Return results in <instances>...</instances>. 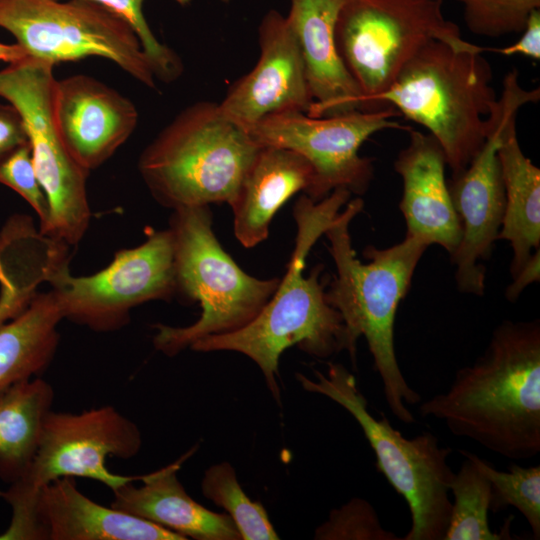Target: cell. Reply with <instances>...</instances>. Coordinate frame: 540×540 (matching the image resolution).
Instances as JSON below:
<instances>
[{"label":"cell","mask_w":540,"mask_h":540,"mask_svg":"<svg viewBox=\"0 0 540 540\" xmlns=\"http://www.w3.org/2000/svg\"><path fill=\"white\" fill-rule=\"evenodd\" d=\"M0 183L28 202L38 215L42 233L49 223L50 207L33 164L29 143L15 150L0 165Z\"/></svg>","instance_id":"obj_31"},{"label":"cell","mask_w":540,"mask_h":540,"mask_svg":"<svg viewBox=\"0 0 540 540\" xmlns=\"http://www.w3.org/2000/svg\"><path fill=\"white\" fill-rule=\"evenodd\" d=\"M504 56L523 55L534 60L540 59V9L529 16L521 37L512 45L490 49Z\"/></svg>","instance_id":"obj_33"},{"label":"cell","mask_w":540,"mask_h":540,"mask_svg":"<svg viewBox=\"0 0 540 540\" xmlns=\"http://www.w3.org/2000/svg\"><path fill=\"white\" fill-rule=\"evenodd\" d=\"M339 54L362 94V111L427 43L444 41L458 49L483 47L462 38L447 20L443 0H344L336 29Z\"/></svg>","instance_id":"obj_9"},{"label":"cell","mask_w":540,"mask_h":540,"mask_svg":"<svg viewBox=\"0 0 540 540\" xmlns=\"http://www.w3.org/2000/svg\"><path fill=\"white\" fill-rule=\"evenodd\" d=\"M259 58L218 103L221 114L249 133L269 115L307 113L312 98L305 66L286 16L268 10L258 26Z\"/></svg>","instance_id":"obj_15"},{"label":"cell","mask_w":540,"mask_h":540,"mask_svg":"<svg viewBox=\"0 0 540 540\" xmlns=\"http://www.w3.org/2000/svg\"><path fill=\"white\" fill-rule=\"evenodd\" d=\"M498 158L505 190V211L498 239L510 243L513 278L533 251L540 249V170L520 147L516 121L504 132Z\"/></svg>","instance_id":"obj_22"},{"label":"cell","mask_w":540,"mask_h":540,"mask_svg":"<svg viewBox=\"0 0 540 540\" xmlns=\"http://www.w3.org/2000/svg\"><path fill=\"white\" fill-rule=\"evenodd\" d=\"M141 446L142 435L137 425L112 406L77 414L51 410L29 467L4 491L3 498L11 507L12 516L0 540H36L38 494L57 479L89 478L112 491L140 480L141 476L111 473L105 460L109 456L132 458Z\"/></svg>","instance_id":"obj_8"},{"label":"cell","mask_w":540,"mask_h":540,"mask_svg":"<svg viewBox=\"0 0 540 540\" xmlns=\"http://www.w3.org/2000/svg\"><path fill=\"white\" fill-rule=\"evenodd\" d=\"M261 146L218 103L184 108L144 148L138 170L153 198L173 210L234 200Z\"/></svg>","instance_id":"obj_5"},{"label":"cell","mask_w":540,"mask_h":540,"mask_svg":"<svg viewBox=\"0 0 540 540\" xmlns=\"http://www.w3.org/2000/svg\"><path fill=\"white\" fill-rule=\"evenodd\" d=\"M364 207L360 197L350 199L324 235L336 267V275L325 290L327 302L345 325L350 358L356 362V345L363 336L379 374L383 394L392 414L404 424L415 422L408 405L421 401L400 369L394 345L397 309L409 291L415 269L428 246L413 237L385 249L368 245L363 250L367 263L357 257L349 226Z\"/></svg>","instance_id":"obj_3"},{"label":"cell","mask_w":540,"mask_h":540,"mask_svg":"<svg viewBox=\"0 0 540 540\" xmlns=\"http://www.w3.org/2000/svg\"><path fill=\"white\" fill-rule=\"evenodd\" d=\"M468 30L482 37L499 38L521 33L540 0H456Z\"/></svg>","instance_id":"obj_29"},{"label":"cell","mask_w":540,"mask_h":540,"mask_svg":"<svg viewBox=\"0 0 540 540\" xmlns=\"http://www.w3.org/2000/svg\"><path fill=\"white\" fill-rule=\"evenodd\" d=\"M512 283L505 290V297L509 302H515L523 290L534 282L540 280V249L532 253L522 269L512 278Z\"/></svg>","instance_id":"obj_34"},{"label":"cell","mask_w":540,"mask_h":540,"mask_svg":"<svg viewBox=\"0 0 540 540\" xmlns=\"http://www.w3.org/2000/svg\"><path fill=\"white\" fill-rule=\"evenodd\" d=\"M201 489L206 498L225 510L241 540L279 539L267 511L263 505L247 496L230 463L211 465L204 473Z\"/></svg>","instance_id":"obj_26"},{"label":"cell","mask_w":540,"mask_h":540,"mask_svg":"<svg viewBox=\"0 0 540 540\" xmlns=\"http://www.w3.org/2000/svg\"><path fill=\"white\" fill-rule=\"evenodd\" d=\"M53 400L52 386L38 377L0 396V478L5 482L13 483L29 467Z\"/></svg>","instance_id":"obj_24"},{"label":"cell","mask_w":540,"mask_h":540,"mask_svg":"<svg viewBox=\"0 0 540 540\" xmlns=\"http://www.w3.org/2000/svg\"><path fill=\"white\" fill-rule=\"evenodd\" d=\"M209 206L173 210L169 229L174 244L176 294L198 301L200 317L188 326H154V347L168 356L196 341L230 333L251 322L276 291L280 278L259 279L244 272L213 231Z\"/></svg>","instance_id":"obj_6"},{"label":"cell","mask_w":540,"mask_h":540,"mask_svg":"<svg viewBox=\"0 0 540 540\" xmlns=\"http://www.w3.org/2000/svg\"><path fill=\"white\" fill-rule=\"evenodd\" d=\"M464 451L490 481V511L497 513L508 506L514 507L527 521L533 538L540 539V466L513 463L507 471H501L476 454Z\"/></svg>","instance_id":"obj_27"},{"label":"cell","mask_w":540,"mask_h":540,"mask_svg":"<svg viewBox=\"0 0 540 540\" xmlns=\"http://www.w3.org/2000/svg\"><path fill=\"white\" fill-rule=\"evenodd\" d=\"M219 1H221L222 3H229V2H231L232 0H219Z\"/></svg>","instance_id":"obj_36"},{"label":"cell","mask_w":540,"mask_h":540,"mask_svg":"<svg viewBox=\"0 0 540 540\" xmlns=\"http://www.w3.org/2000/svg\"><path fill=\"white\" fill-rule=\"evenodd\" d=\"M63 316L99 332L125 326L130 310L176 294L174 244L170 229L148 230L146 240L115 253L111 263L90 276H73L67 260L48 275Z\"/></svg>","instance_id":"obj_12"},{"label":"cell","mask_w":540,"mask_h":540,"mask_svg":"<svg viewBox=\"0 0 540 540\" xmlns=\"http://www.w3.org/2000/svg\"><path fill=\"white\" fill-rule=\"evenodd\" d=\"M398 115L392 107L328 117L286 112L265 117L248 134L259 146L288 149L309 162L314 181L306 195L313 201L338 188L361 196L373 180L374 166L372 159L360 155V148L379 131L409 130L393 120Z\"/></svg>","instance_id":"obj_14"},{"label":"cell","mask_w":540,"mask_h":540,"mask_svg":"<svg viewBox=\"0 0 540 540\" xmlns=\"http://www.w3.org/2000/svg\"><path fill=\"white\" fill-rule=\"evenodd\" d=\"M422 417L444 422L510 460L540 453V321H502L483 354L448 389L423 401Z\"/></svg>","instance_id":"obj_1"},{"label":"cell","mask_w":540,"mask_h":540,"mask_svg":"<svg viewBox=\"0 0 540 540\" xmlns=\"http://www.w3.org/2000/svg\"><path fill=\"white\" fill-rule=\"evenodd\" d=\"M0 28L11 33L28 56L54 65L103 57L156 88L152 66L133 29L95 2L0 0Z\"/></svg>","instance_id":"obj_11"},{"label":"cell","mask_w":540,"mask_h":540,"mask_svg":"<svg viewBox=\"0 0 540 540\" xmlns=\"http://www.w3.org/2000/svg\"><path fill=\"white\" fill-rule=\"evenodd\" d=\"M488 49H458L433 40L373 102L374 110L392 107L425 127L442 148L452 177L468 167L491 128L497 96L491 65L482 56Z\"/></svg>","instance_id":"obj_4"},{"label":"cell","mask_w":540,"mask_h":540,"mask_svg":"<svg viewBox=\"0 0 540 540\" xmlns=\"http://www.w3.org/2000/svg\"><path fill=\"white\" fill-rule=\"evenodd\" d=\"M352 194L333 190L319 201L303 194L296 201L293 217L297 226L295 247L279 285L258 315L239 330L204 337L190 346L197 352L234 351L257 364L266 384L280 402L279 360L282 353L297 346L303 352L325 359L350 344L339 312L326 300L322 265L304 276L306 258L324 235Z\"/></svg>","instance_id":"obj_2"},{"label":"cell","mask_w":540,"mask_h":540,"mask_svg":"<svg viewBox=\"0 0 540 540\" xmlns=\"http://www.w3.org/2000/svg\"><path fill=\"white\" fill-rule=\"evenodd\" d=\"M408 132V144L394 161L403 183L399 209L406 222V236L428 247L440 245L451 256L459 245L461 226L445 177L444 152L430 134L411 128Z\"/></svg>","instance_id":"obj_17"},{"label":"cell","mask_w":540,"mask_h":540,"mask_svg":"<svg viewBox=\"0 0 540 540\" xmlns=\"http://www.w3.org/2000/svg\"><path fill=\"white\" fill-rule=\"evenodd\" d=\"M314 171L298 153L261 146L230 204L236 239L252 248L267 239L276 212L294 194L309 192Z\"/></svg>","instance_id":"obj_21"},{"label":"cell","mask_w":540,"mask_h":540,"mask_svg":"<svg viewBox=\"0 0 540 540\" xmlns=\"http://www.w3.org/2000/svg\"><path fill=\"white\" fill-rule=\"evenodd\" d=\"M4 492L0 490V497H3Z\"/></svg>","instance_id":"obj_37"},{"label":"cell","mask_w":540,"mask_h":540,"mask_svg":"<svg viewBox=\"0 0 540 540\" xmlns=\"http://www.w3.org/2000/svg\"><path fill=\"white\" fill-rule=\"evenodd\" d=\"M36 540H186L150 521L104 507L82 494L72 477L38 494Z\"/></svg>","instance_id":"obj_19"},{"label":"cell","mask_w":540,"mask_h":540,"mask_svg":"<svg viewBox=\"0 0 540 540\" xmlns=\"http://www.w3.org/2000/svg\"><path fill=\"white\" fill-rule=\"evenodd\" d=\"M327 373L314 370L315 379L297 373L301 387L342 406L361 427L376 458V467L402 496L411 515V528L402 540H444L452 501L450 484L454 471L448 458L450 447L424 431L405 438L385 415L375 418L354 375L342 364L328 362Z\"/></svg>","instance_id":"obj_7"},{"label":"cell","mask_w":540,"mask_h":540,"mask_svg":"<svg viewBox=\"0 0 540 540\" xmlns=\"http://www.w3.org/2000/svg\"><path fill=\"white\" fill-rule=\"evenodd\" d=\"M286 15L305 66L313 117L362 110V94L338 51L335 29L344 0H289Z\"/></svg>","instance_id":"obj_18"},{"label":"cell","mask_w":540,"mask_h":540,"mask_svg":"<svg viewBox=\"0 0 540 540\" xmlns=\"http://www.w3.org/2000/svg\"><path fill=\"white\" fill-rule=\"evenodd\" d=\"M62 319L51 290L35 293L23 311L0 323V396L46 370L58 347Z\"/></svg>","instance_id":"obj_23"},{"label":"cell","mask_w":540,"mask_h":540,"mask_svg":"<svg viewBox=\"0 0 540 540\" xmlns=\"http://www.w3.org/2000/svg\"><path fill=\"white\" fill-rule=\"evenodd\" d=\"M102 5L123 19L137 35L141 47L148 57L157 80L169 84L177 80L183 72V64L178 54L161 43L152 32L143 13L145 0H87ZM185 6L191 0H173Z\"/></svg>","instance_id":"obj_28"},{"label":"cell","mask_w":540,"mask_h":540,"mask_svg":"<svg viewBox=\"0 0 540 540\" xmlns=\"http://www.w3.org/2000/svg\"><path fill=\"white\" fill-rule=\"evenodd\" d=\"M28 54L25 49L16 44H3L0 43V61L12 63L27 57Z\"/></svg>","instance_id":"obj_35"},{"label":"cell","mask_w":540,"mask_h":540,"mask_svg":"<svg viewBox=\"0 0 540 540\" xmlns=\"http://www.w3.org/2000/svg\"><path fill=\"white\" fill-rule=\"evenodd\" d=\"M318 540H402L385 529L374 507L365 499L352 498L330 512L314 533Z\"/></svg>","instance_id":"obj_30"},{"label":"cell","mask_w":540,"mask_h":540,"mask_svg":"<svg viewBox=\"0 0 540 540\" xmlns=\"http://www.w3.org/2000/svg\"><path fill=\"white\" fill-rule=\"evenodd\" d=\"M464 456L458 472L450 484L453 497L448 529L444 540H500L512 539L510 516L500 532L489 525L491 484L472 458L461 449Z\"/></svg>","instance_id":"obj_25"},{"label":"cell","mask_w":540,"mask_h":540,"mask_svg":"<svg viewBox=\"0 0 540 540\" xmlns=\"http://www.w3.org/2000/svg\"><path fill=\"white\" fill-rule=\"evenodd\" d=\"M28 143L19 112L11 104H0V165L15 150Z\"/></svg>","instance_id":"obj_32"},{"label":"cell","mask_w":540,"mask_h":540,"mask_svg":"<svg viewBox=\"0 0 540 540\" xmlns=\"http://www.w3.org/2000/svg\"><path fill=\"white\" fill-rule=\"evenodd\" d=\"M537 88L521 86L516 72H508L490 115L491 128L480 151L468 167L448 182L454 210L461 226V239L450 256L460 292L481 296L493 244L498 240L505 211V190L498 148L507 127L516 121L526 104L539 101Z\"/></svg>","instance_id":"obj_13"},{"label":"cell","mask_w":540,"mask_h":540,"mask_svg":"<svg viewBox=\"0 0 540 540\" xmlns=\"http://www.w3.org/2000/svg\"><path fill=\"white\" fill-rule=\"evenodd\" d=\"M189 452L178 461L142 475L140 486L127 483L113 491L111 507L175 532L186 539L241 540L226 513H215L191 498L177 472Z\"/></svg>","instance_id":"obj_20"},{"label":"cell","mask_w":540,"mask_h":540,"mask_svg":"<svg viewBox=\"0 0 540 540\" xmlns=\"http://www.w3.org/2000/svg\"><path fill=\"white\" fill-rule=\"evenodd\" d=\"M53 67L31 56L9 63L0 71V97L23 120L33 164L49 202V223L42 234L69 246L84 237L90 223L89 172L70 154L56 126Z\"/></svg>","instance_id":"obj_10"},{"label":"cell","mask_w":540,"mask_h":540,"mask_svg":"<svg viewBox=\"0 0 540 540\" xmlns=\"http://www.w3.org/2000/svg\"><path fill=\"white\" fill-rule=\"evenodd\" d=\"M56 126L70 154L87 172L100 167L134 132V103L98 79L77 74L56 80Z\"/></svg>","instance_id":"obj_16"}]
</instances>
